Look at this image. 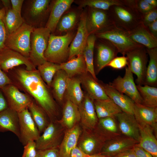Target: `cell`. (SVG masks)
<instances>
[{
  "label": "cell",
  "mask_w": 157,
  "mask_h": 157,
  "mask_svg": "<svg viewBox=\"0 0 157 157\" xmlns=\"http://www.w3.org/2000/svg\"><path fill=\"white\" fill-rule=\"evenodd\" d=\"M6 74L13 84L30 96L44 110L51 121H55L58 113L57 104L37 69L28 70L15 67Z\"/></svg>",
  "instance_id": "1"
},
{
  "label": "cell",
  "mask_w": 157,
  "mask_h": 157,
  "mask_svg": "<svg viewBox=\"0 0 157 157\" xmlns=\"http://www.w3.org/2000/svg\"><path fill=\"white\" fill-rule=\"evenodd\" d=\"M124 1V4L113 6L108 11L113 24L129 32L142 23L143 15L136 8L135 0Z\"/></svg>",
  "instance_id": "2"
},
{
  "label": "cell",
  "mask_w": 157,
  "mask_h": 157,
  "mask_svg": "<svg viewBox=\"0 0 157 157\" xmlns=\"http://www.w3.org/2000/svg\"><path fill=\"white\" fill-rule=\"evenodd\" d=\"M75 36L69 32L63 35L51 34L44 55L47 61L60 64L68 58L69 47Z\"/></svg>",
  "instance_id": "3"
},
{
  "label": "cell",
  "mask_w": 157,
  "mask_h": 157,
  "mask_svg": "<svg viewBox=\"0 0 157 157\" xmlns=\"http://www.w3.org/2000/svg\"><path fill=\"white\" fill-rule=\"evenodd\" d=\"M94 34L97 38L110 42L116 48L118 52L124 56L128 52L142 46L130 38L128 31L114 24Z\"/></svg>",
  "instance_id": "4"
},
{
  "label": "cell",
  "mask_w": 157,
  "mask_h": 157,
  "mask_svg": "<svg viewBox=\"0 0 157 157\" xmlns=\"http://www.w3.org/2000/svg\"><path fill=\"white\" fill-rule=\"evenodd\" d=\"M51 33L50 31L45 27L33 28L31 36L29 58L36 67L47 61L44 54Z\"/></svg>",
  "instance_id": "5"
},
{
  "label": "cell",
  "mask_w": 157,
  "mask_h": 157,
  "mask_svg": "<svg viewBox=\"0 0 157 157\" xmlns=\"http://www.w3.org/2000/svg\"><path fill=\"white\" fill-rule=\"evenodd\" d=\"M33 28L24 22L18 28L7 36L5 47L29 58L30 40Z\"/></svg>",
  "instance_id": "6"
},
{
  "label": "cell",
  "mask_w": 157,
  "mask_h": 157,
  "mask_svg": "<svg viewBox=\"0 0 157 157\" xmlns=\"http://www.w3.org/2000/svg\"><path fill=\"white\" fill-rule=\"evenodd\" d=\"M146 48L142 45L127 52L128 67L135 75L137 85H144L148 61Z\"/></svg>",
  "instance_id": "7"
},
{
  "label": "cell",
  "mask_w": 157,
  "mask_h": 157,
  "mask_svg": "<svg viewBox=\"0 0 157 157\" xmlns=\"http://www.w3.org/2000/svg\"><path fill=\"white\" fill-rule=\"evenodd\" d=\"M65 129L57 121H51L42 134L35 141L37 149L44 150L58 148Z\"/></svg>",
  "instance_id": "8"
},
{
  "label": "cell",
  "mask_w": 157,
  "mask_h": 157,
  "mask_svg": "<svg viewBox=\"0 0 157 157\" xmlns=\"http://www.w3.org/2000/svg\"><path fill=\"white\" fill-rule=\"evenodd\" d=\"M49 0H30L26 1L23 18L27 24L38 28L49 8Z\"/></svg>",
  "instance_id": "9"
},
{
  "label": "cell",
  "mask_w": 157,
  "mask_h": 157,
  "mask_svg": "<svg viewBox=\"0 0 157 157\" xmlns=\"http://www.w3.org/2000/svg\"><path fill=\"white\" fill-rule=\"evenodd\" d=\"M118 91L126 95L135 103L142 104V99L134 80L133 74L125 67L123 77L118 76L109 84Z\"/></svg>",
  "instance_id": "10"
},
{
  "label": "cell",
  "mask_w": 157,
  "mask_h": 157,
  "mask_svg": "<svg viewBox=\"0 0 157 157\" xmlns=\"http://www.w3.org/2000/svg\"><path fill=\"white\" fill-rule=\"evenodd\" d=\"M24 65L28 70L36 69L28 57L15 51L5 47L0 52V66L6 73L10 70Z\"/></svg>",
  "instance_id": "11"
},
{
  "label": "cell",
  "mask_w": 157,
  "mask_h": 157,
  "mask_svg": "<svg viewBox=\"0 0 157 157\" xmlns=\"http://www.w3.org/2000/svg\"><path fill=\"white\" fill-rule=\"evenodd\" d=\"M17 113L19 125V136L18 138L24 146L30 140H36L41 133L28 108Z\"/></svg>",
  "instance_id": "12"
},
{
  "label": "cell",
  "mask_w": 157,
  "mask_h": 157,
  "mask_svg": "<svg viewBox=\"0 0 157 157\" xmlns=\"http://www.w3.org/2000/svg\"><path fill=\"white\" fill-rule=\"evenodd\" d=\"M1 89L8 108L17 113L28 108L33 100L28 95L21 92L13 84L7 85Z\"/></svg>",
  "instance_id": "13"
},
{
  "label": "cell",
  "mask_w": 157,
  "mask_h": 157,
  "mask_svg": "<svg viewBox=\"0 0 157 157\" xmlns=\"http://www.w3.org/2000/svg\"><path fill=\"white\" fill-rule=\"evenodd\" d=\"M90 8L86 24L89 35L99 32L114 24L107 11Z\"/></svg>",
  "instance_id": "14"
},
{
  "label": "cell",
  "mask_w": 157,
  "mask_h": 157,
  "mask_svg": "<svg viewBox=\"0 0 157 157\" xmlns=\"http://www.w3.org/2000/svg\"><path fill=\"white\" fill-rule=\"evenodd\" d=\"M106 141L93 130L83 129L77 146L90 156L100 154Z\"/></svg>",
  "instance_id": "15"
},
{
  "label": "cell",
  "mask_w": 157,
  "mask_h": 157,
  "mask_svg": "<svg viewBox=\"0 0 157 157\" xmlns=\"http://www.w3.org/2000/svg\"><path fill=\"white\" fill-rule=\"evenodd\" d=\"M78 108L80 117V122L83 129L93 130L99 119L95 110L94 100L86 94Z\"/></svg>",
  "instance_id": "16"
},
{
  "label": "cell",
  "mask_w": 157,
  "mask_h": 157,
  "mask_svg": "<svg viewBox=\"0 0 157 157\" xmlns=\"http://www.w3.org/2000/svg\"><path fill=\"white\" fill-rule=\"evenodd\" d=\"M138 142L121 135L106 141L100 154L112 157L126 150L132 148Z\"/></svg>",
  "instance_id": "17"
},
{
  "label": "cell",
  "mask_w": 157,
  "mask_h": 157,
  "mask_svg": "<svg viewBox=\"0 0 157 157\" xmlns=\"http://www.w3.org/2000/svg\"><path fill=\"white\" fill-rule=\"evenodd\" d=\"M87 15L85 13H82L81 15L76 34L69 47V60L83 54L89 35L86 25Z\"/></svg>",
  "instance_id": "18"
},
{
  "label": "cell",
  "mask_w": 157,
  "mask_h": 157,
  "mask_svg": "<svg viewBox=\"0 0 157 157\" xmlns=\"http://www.w3.org/2000/svg\"><path fill=\"white\" fill-rule=\"evenodd\" d=\"M122 135L139 142L140 133L138 124L134 115L122 112L115 116Z\"/></svg>",
  "instance_id": "19"
},
{
  "label": "cell",
  "mask_w": 157,
  "mask_h": 157,
  "mask_svg": "<svg viewBox=\"0 0 157 157\" xmlns=\"http://www.w3.org/2000/svg\"><path fill=\"white\" fill-rule=\"evenodd\" d=\"M133 115L138 124L150 126L157 136V108L135 103Z\"/></svg>",
  "instance_id": "20"
},
{
  "label": "cell",
  "mask_w": 157,
  "mask_h": 157,
  "mask_svg": "<svg viewBox=\"0 0 157 157\" xmlns=\"http://www.w3.org/2000/svg\"><path fill=\"white\" fill-rule=\"evenodd\" d=\"M108 97L122 110L134 115L135 102L126 95L118 91L109 84L101 83Z\"/></svg>",
  "instance_id": "21"
},
{
  "label": "cell",
  "mask_w": 157,
  "mask_h": 157,
  "mask_svg": "<svg viewBox=\"0 0 157 157\" xmlns=\"http://www.w3.org/2000/svg\"><path fill=\"white\" fill-rule=\"evenodd\" d=\"M106 41L104 42L99 43L96 46V72L97 73L116 57L118 53L116 48L112 43L107 40Z\"/></svg>",
  "instance_id": "22"
},
{
  "label": "cell",
  "mask_w": 157,
  "mask_h": 157,
  "mask_svg": "<svg viewBox=\"0 0 157 157\" xmlns=\"http://www.w3.org/2000/svg\"><path fill=\"white\" fill-rule=\"evenodd\" d=\"M82 130L78 124L65 131L58 147L60 157H69L72 150L77 146Z\"/></svg>",
  "instance_id": "23"
},
{
  "label": "cell",
  "mask_w": 157,
  "mask_h": 157,
  "mask_svg": "<svg viewBox=\"0 0 157 157\" xmlns=\"http://www.w3.org/2000/svg\"><path fill=\"white\" fill-rule=\"evenodd\" d=\"M93 130L106 142L122 135L114 117L99 119Z\"/></svg>",
  "instance_id": "24"
},
{
  "label": "cell",
  "mask_w": 157,
  "mask_h": 157,
  "mask_svg": "<svg viewBox=\"0 0 157 157\" xmlns=\"http://www.w3.org/2000/svg\"><path fill=\"white\" fill-rule=\"evenodd\" d=\"M138 125L140 139L137 145L149 152L153 157H157V136L153 129L147 125Z\"/></svg>",
  "instance_id": "25"
},
{
  "label": "cell",
  "mask_w": 157,
  "mask_h": 157,
  "mask_svg": "<svg viewBox=\"0 0 157 157\" xmlns=\"http://www.w3.org/2000/svg\"><path fill=\"white\" fill-rule=\"evenodd\" d=\"M74 1L73 0H56L53 1L45 26L50 31L51 33L55 31L59 20Z\"/></svg>",
  "instance_id": "26"
},
{
  "label": "cell",
  "mask_w": 157,
  "mask_h": 157,
  "mask_svg": "<svg viewBox=\"0 0 157 157\" xmlns=\"http://www.w3.org/2000/svg\"><path fill=\"white\" fill-rule=\"evenodd\" d=\"M128 32L130 38L133 42L146 49L157 47V39L152 35L147 28L142 23Z\"/></svg>",
  "instance_id": "27"
},
{
  "label": "cell",
  "mask_w": 157,
  "mask_h": 157,
  "mask_svg": "<svg viewBox=\"0 0 157 157\" xmlns=\"http://www.w3.org/2000/svg\"><path fill=\"white\" fill-rule=\"evenodd\" d=\"M88 73L81 75V83L85 88L88 94L94 100H103L109 99L101 83L95 80Z\"/></svg>",
  "instance_id": "28"
},
{
  "label": "cell",
  "mask_w": 157,
  "mask_h": 157,
  "mask_svg": "<svg viewBox=\"0 0 157 157\" xmlns=\"http://www.w3.org/2000/svg\"><path fill=\"white\" fill-rule=\"evenodd\" d=\"M10 131L18 138L19 136V118L17 112L8 108L0 113V132Z\"/></svg>",
  "instance_id": "29"
},
{
  "label": "cell",
  "mask_w": 157,
  "mask_h": 157,
  "mask_svg": "<svg viewBox=\"0 0 157 157\" xmlns=\"http://www.w3.org/2000/svg\"><path fill=\"white\" fill-rule=\"evenodd\" d=\"M80 120L78 106L67 99L63 107L62 118L60 120L57 121L65 129L67 130L78 124Z\"/></svg>",
  "instance_id": "30"
},
{
  "label": "cell",
  "mask_w": 157,
  "mask_h": 157,
  "mask_svg": "<svg viewBox=\"0 0 157 157\" xmlns=\"http://www.w3.org/2000/svg\"><path fill=\"white\" fill-rule=\"evenodd\" d=\"M76 56L60 64V69L64 71L69 78L76 75L81 76L88 73L83 55Z\"/></svg>",
  "instance_id": "31"
},
{
  "label": "cell",
  "mask_w": 157,
  "mask_h": 157,
  "mask_svg": "<svg viewBox=\"0 0 157 157\" xmlns=\"http://www.w3.org/2000/svg\"><path fill=\"white\" fill-rule=\"evenodd\" d=\"M94 103L99 119L108 117L115 118L117 114L122 112L109 98L103 100H94Z\"/></svg>",
  "instance_id": "32"
},
{
  "label": "cell",
  "mask_w": 157,
  "mask_h": 157,
  "mask_svg": "<svg viewBox=\"0 0 157 157\" xmlns=\"http://www.w3.org/2000/svg\"><path fill=\"white\" fill-rule=\"evenodd\" d=\"M68 78L64 71L60 69L55 74L53 79L50 88L56 99L60 103L63 101Z\"/></svg>",
  "instance_id": "33"
},
{
  "label": "cell",
  "mask_w": 157,
  "mask_h": 157,
  "mask_svg": "<svg viewBox=\"0 0 157 157\" xmlns=\"http://www.w3.org/2000/svg\"><path fill=\"white\" fill-rule=\"evenodd\" d=\"M81 84L79 78H68L65 92L67 99L78 106L82 101L85 95L81 87Z\"/></svg>",
  "instance_id": "34"
},
{
  "label": "cell",
  "mask_w": 157,
  "mask_h": 157,
  "mask_svg": "<svg viewBox=\"0 0 157 157\" xmlns=\"http://www.w3.org/2000/svg\"><path fill=\"white\" fill-rule=\"evenodd\" d=\"M149 58L144 85L156 87L157 85V47L146 49Z\"/></svg>",
  "instance_id": "35"
},
{
  "label": "cell",
  "mask_w": 157,
  "mask_h": 157,
  "mask_svg": "<svg viewBox=\"0 0 157 157\" xmlns=\"http://www.w3.org/2000/svg\"><path fill=\"white\" fill-rule=\"evenodd\" d=\"M97 38L94 34L88 35L83 55L85 63L87 72L95 80H97L94 64V51Z\"/></svg>",
  "instance_id": "36"
},
{
  "label": "cell",
  "mask_w": 157,
  "mask_h": 157,
  "mask_svg": "<svg viewBox=\"0 0 157 157\" xmlns=\"http://www.w3.org/2000/svg\"><path fill=\"white\" fill-rule=\"evenodd\" d=\"M28 108L40 133H42L51 122L48 120V116L33 99Z\"/></svg>",
  "instance_id": "37"
},
{
  "label": "cell",
  "mask_w": 157,
  "mask_h": 157,
  "mask_svg": "<svg viewBox=\"0 0 157 157\" xmlns=\"http://www.w3.org/2000/svg\"><path fill=\"white\" fill-rule=\"evenodd\" d=\"M5 9L3 21L8 36L18 28L25 21L22 15L13 10L11 7Z\"/></svg>",
  "instance_id": "38"
},
{
  "label": "cell",
  "mask_w": 157,
  "mask_h": 157,
  "mask_svg": "<svg viewBox=\"0 0 157 157\" xmlns=\"http://www.w3.org/2000/svg\"><path fill=\"white\" fill-rule=\"evenodd\" d=\"M142 99V104L146 106L157 108V88L147 85H136Z\"/></svg>",
  "instance_id": "39"
},
{
  "label": "cell",
  "mask_w": 157,
  "mask_h": 157,
  "mask_svg": "<svg viewBox=\"0 0 157 157\" xmlns=\"http://www.w3.org/2000/svg\"><path fill=\"white\" fill-rule=\"evenodd\" d=\"M37 69L42 79L49 88L54 75L61 69L60 64L47 61L38 66Z\"/></svg>",
  "instance_id": "40"
},
{
  "label": "cell",
  "mask_w": 157,
  "mask_h": 157,
  "mask_svg": "<svg viewBox=\"0 0 157 157\" xmlns=\"http://www.w3.org/2000/svg\"><path fill=\"white\" fill-rule=\"evenodd\" d=\"M78 2L81 7L88 6L90 8L106 11L108 10L113 6L124 4V0H83Z\"/></svg>",
  "instance_id": "41"
},
{
  "label": "cell",
  "mask_w": 157,
  "mask_h": 157,
  "mask_svg": "<svg viewBox=\"0 0 157 157\" xmlns=\"http://www.w3.org/2000/svg\"><path fill=\"white\" fill-rule=\"evenodd\" d=\"M77 17L76 13L74 11L63 15L58 22L56 30L59 33L70 31L76 24Z\"/></svg>",
  "instance_id": "42"
},
{
  "label": "cell",
  "mask_w": 157,
  "mask_h": 157,
  "mask_svg": "<svg viewBox=\"0 0 157 157\" xmlns=\"http://www.w3.org/2000/svg\"><path fill=\"white\" fill-rule=\"evenodd\" d=\"M6 13V9L3 7L0 8V52L5 47V44L7 34L3 19Z\"/></svg>",
  "instance_id": "43"
},
{
  "label": "cell",
  "mask_w": 157,
  "mask_h": 157,
  "mask_svg": "<svg viewBox=\"0 0 157 157\" xmlns=\"http://www.w3.org/2000/svg\"><path fill=\"white\" fill-rule=\"evenodd\" d=\"M37 151L35 141L30 140L24 145L22 157H37Z\"/></svg>",
  "instance_id": "44"
},
{
  "label": "cell",
  "mask_w": 157,
  "mask_h": 157,
  "mask_svg": "<svg viewBox=\"0 0 157 157\" xmlns=\"http://www.w3.org/2000/svg\"><path fill=\"white\" fill-rule=\"evenodd\" d=\"M128 64L127 58L125 56L116 57L112 60L106 67L115 69H121L126 67Z\"/></svg>",
  "instance_id": "45"
},
{
  "label": "cell",
  "mask_w": 157,
  "mask_h": 157,
  "mask_svg": "<svg viewBox=\"0 0 157 157\" xmlns=\"http://www.w3.org/2000/svg\"><path fill=\"white\" fill-rule=\"evenodd\" d=\"M157 20V9L155 8L153 10L143 15L142 23L146 27Z\"/></svg>",
  "instance_id": "46"
},
{
  "label": "cell",
  "mask_w": 157,
  "mask_h": 157,
  "mask_svg": "<svg viewBox=\"0 0 157 157\" xmlns=\"http://www.w3.org/2000/svg\"><path fill=\"white\" fill-rule=\"evenodd\" d=\"M135 6L138 11L143 16L155 8L144 0H135Z\"/></svg>",
  "instance_id": "47"
},
{
  "label": "cell",
  "mask_w": 157,
  "mask_h": 157,
  "mask_svg": "<svg viewBox=\"0 0 157 157\" xmlns=\"http://www.w3.org/2000/svg\"><path fill=\"white\" fill-rule=\"evenodd\" d=\"M37 157H60L58 148L44 150H38Z\"/></svg>",
  "instance_id": "48"
},
{
  "label": "cell",
  "mask_w": 157,
  "mask_h": 157,
  "mask_svg": "<svg viewBox=\"0 0 157 157\" xmlns=\"http://www.w3.org/2000/svg\"><path fill=\"white\" fill-rule=\"evenodd\" d=\"M11 84H13L11 80L0 66V88L2 89L6 85Z\"/></svg>",
  "instance_id": "49"
},
{
  "label": "cell",
  "mask_w": 157,
  "mask_h": 157,
  "mask_svg": "<svg viewBox=\"0 0 157 157\" xmlns=\"http://www.w3.org/2000/svg\"><path fill=\"white\" fill-rule=\"evenodd\" d=\"M132 149L137 157H153L150 153L143 148L135 144Z\"/></svg>",
  "instance_id": "50"
},
{
  "label": "cell",
  "mask_w": 157,
  "mask_h": 157,
  "mask_svg": "<svg viewBox=\"0 0 157 157\" xmlns=\"http://www.w3.org/2000/svg\"><path fill=\"white\" fill-rule=\"evenodd\" d=\"M10 1L12 8L16 12L21 14L22 6L24 0H11Z\"/></svg>",
  "instance_id": "51"
},
{
  "label": "cell",
  "mask_w": 157,
  "mask_h": 157,
  "mask_svg": "<svg viewBox=\"0 0 157 157\" xmlns=\"http://www.w3.org/2000/svg\"><path fill=\"white\" fill-rule=\"evenodd\" d=\"M90 156L84 152L77 146L72 151L69 157H89Z\"/></svg>",
  "instance_id": "52"
},
{
  "label": "cell",
  "mask_w": 157,
  "mask_h": 157,
  "mask_svg": "<svg viewBox=\"0 0 157 157\" xmlns=\"http://www.w3.org/2000/svg\"><path fill=\"white\" fill-rule=\"evenodd\" d=\"M8 108L7 101L2 90L0 88V113Z\"/></svg>",
  "instance_id": "53"
},
{
  "label": "cell",
  "mask_w": 157,
  "mask_h": 157,
  "mask_svg": "<svg viewBox=\"0 0 157 157\" xmlns=\"http://www.w3.org/2000/svg\"><path fill=\"white\" fill-rule=\"evenodd\" d=\"M112 157H137L132 148L124 151Z\"/></svg>",
  "instance_id": "54"
},
{
  "label": "cell",
  "mask_w": 157,
  "mask_h": 157,
  "mask_svg": "<svg viewBox=\"0 0 157 157\" xmlns=\"http://www.w3.org/2000/svg\"><path fill=\"white\" fill-rule=\"evenodd\" d=\"M147 28L152 35L157 39V20L149 25Z\"/></svg>",
  "instance_id": "55"
},
{
  "label": "cell",
  "mask_w": 157,
  "mask_h": 157,
  "mask_svg": "<svg viewBox=\"0 0 157 157\" xmlns=\"http://www.w3.org/2000/svg\"><path fill=\"white\" fill-rule=\"evenodd\" d=\"M146 2L154 8H156L157 6V0H144Z\"/></svg>",
  "instance_id": "56"
},
{
  "label": "cell",
  "mask_w": 157,
  "mask_h": 157,
  "mask_svg": "<svg viewBox=\"0 0 157 157\" xmlns=\"http://www.w3.org/2000/svg\"><path fill=\"white\" fill-rule=\"evenodd\" d=\"M89 157H110L108 156H106L100 154H98L93 155L90 156Z\"/></svg>",
  "instance_id": "57"
},
{
  "label": "cell",
  "mask_w": 157,
  "mask_h": 157,
  "mask_svg": "<svg viewBox=\"0 0 157 157\" xmlns=\"http://www.w3.org/2000/svg\"><path fill=\"white\" fill-rule=\"evenodd\" d=\"M0 6H1V5H0Z\"/></svg>",
  "instance_id": "58"
}]
</instances>
